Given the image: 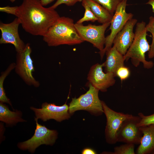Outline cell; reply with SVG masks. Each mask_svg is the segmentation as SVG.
Masks as SVG:
<instances>
[{"label":"cell","mask_w":154,"mask_h":154,"mask_svg":"<svg viewBox=\"0 0 154 154\" xmlns=\"http://www.w3.org/2000/svg\"><path fill=\"white\" fill-rule=\"evenodd\" d=\"M19 6H7L0 11L15 15L23 29L35 36H44L60 17L55 9L44 7L40 0H23Z\"/></svg>","instance_id":"obj_1"},{"label":"cell","mask_w":154,"mask_h":154,"mask_svg":"<svg viewBox=\"0 0 154 154\" xmlns=\"http://www.w3.org/2000/svg\"><path fill=\"white\" fill-rule=\"evenodd\" d=\"M71 18L60 17L43 36V40L50 46L74 45L83 42Z\"/></svg>","instance_id":"obj_2"},{"label":"cell","mask_w":154,"mask_h":154,"mask_svg":"<svg viewBox=\"0 0 154 154\" xmlns=\"http://www.w3.org/2000/svg\"><path fill=\"white\" fill-rule=\"evenodd\" d=\"M146 25L143 21L137 23L133 41L124 56L126 61L131 59L132 64L136 67L142 62L144 68L149 69L153 66L154 64L145 59V54L149 51L151 47L147 39Z\"/></svg>","instance_id":"obj_3"},{"label":"cell","mask_w":154,"mask_h":154,"mask_svg":"<svg viewBox=\"0 0 154 154\" xmlns=\"http://www.w3.org/2000/svg\"><path fill=\"white\" fill-rule=\"evenodd\" d=\"M88 86L89 89L85 94L78 98H72L69 106V112L71 115L80 110L86 111L96 116L104 113L102 101L98 96L99 90L90 83Z\"/></svg>","instance_id":"obj_4"},{"label":"cell","mask_w":154,"mask_h":154,"mask_svg":"<svg viewBox=\"0 0 154 154\" xmlns=\"http://www.w3.org/2000/svg\"><path fill=\"white\" fill-rule=\"evenodd\" d=\"M35 121L36 127L33 136L28 140L17 144L20 149L27 150L31 153H34L36 149L41 145H53L58 135L56 130L49 129L45 125L39 124L37 119H35Z\"/></svg>","instance_id":"obj_5"},{"label":"cell","mask_w":154,"mask_h":154,"mask_svg":"<svg viewBox=\"0 0 154 154\" xmlns=\"http://www.w3.org/2000/svg\"><path fill=\"white\" fill-rule=\"evenodd\" d=\"M127 0H122L119 4L111 21L109 30L110 34L106 37L105 47L99 51L101 58L104 57L106 52L112 47L114 40L117 34L121 30L127 22L132 18L133 14L126 11Z\"/></svg>","instance_id":"obj_6"},{"label":"cell","mask_w":154,"mask_h":154,"mask_svg":"<svg viewBox=\"0 0 154 154\" xmlns=\"http://www.w3.org/2000/svg\"><path fill=\"white\" fill-rule=\"evenodd\" d=\"M110 22L96 25L89 24L84 25L82 23H76L74 26L79 35L84 40L91 43L100 51L104 48L106 37L105 31L110 26Z\"/></svg>","instance_id":"obj_7"},{"label":"cell","mask_w":154,"mask_h":154,"mask_svg":"<svg viewBox=\"0 0 154 154\" xmlns=\"http://www.w3.org/2000/svg\"><path fill=\"white\" fill-rule=\"evenodd\" d=\"M104 113L106 118L105 131L106 142L114 144L117 141L118 132L124 120L132 115L116 112L110 108L103 101H102Z\"/></svg>","instance_id":"obj_8"},{"label":"cell","mask_w":154,"mask_h":154,"mask_svg":"<svg viewBox=\"0 0 154 154\" xmlns=\"http://www.w3.org/2000/svg\"><path fill=\"white\" fill-rule=\"evenodd\" d=\"M31 52L30 44L27 43L22 51L17 52L15 71L26 84L38 87L40 83L32 75L35 70L31 56Z\"/></svg>","instance_id":"obj_9"},{"label":"cell","mask_w":154,"mask_h":154,"mask_svg":"<svg viewBox=\"0 0 154 154\" xmlns=\"http://www.w3.org/2000/svg\"><path fill=\"white\" fill-rule=\"evenodd\" d=\"M140 120L138 115H132L124 120L118 133L117 141L139 144L143 135L138 125Z\"/></svg>","instance_id":"obj_10"},{"label":"cell","mask_w":154,"mask_h":154,"mask_svg":"<svg viewBox=\"0 0 154 154\" xmlns=\"http://www.w3.org/2000/svg\"><path fill=\"white\" fill-rule=\"evenodd\" d=\"M30 109L35 113V119H40L43 121L54 119L60 122L68 119L72 115L69 112V106L66 103L61 106H57L54 103L44 102L40 108L31 107Z\"/></svg>","instance_id":"obj_11"},{"label":"cell","mask_w":154,"mask_h":154,"mask_svg":"<svg viewBox=\"0 0 154 154\" xmlns=\"http://www.w3.org/2000/svg\"><path fill=\"white\" fill-rule=\"evenodd\" d=\"M104 63L100 64L97 63L90 68L88 75L87 80L95 88L102 92H105L109 87L115 82L116 76L113 73L104 72L103 67Z\"/></svg>","instance_id":"obj_12"},{"label":"cell","mask_w":154,"mask_h":154,"mask_svg":"<svg viewBox=\"0 0 154 154\" xmlns=\"http://www.w3.org/2000/svg\"><path fill=\"white\" fill-rule=\"evenodd\" d=\"M20 24V22L17 17L10 23H0V29L1 32L0 43L13 44L17 52L22 51L26 46L19 34L18 27Z\"/></svg>","instance_id":"obj_13"},{"label":"cell","mask_w":154,"mask_h":154,"mask_svg":"<svg viewBox=\"0 0 154 154\" xmlns=\"http://www.w3.org/2000/svg\"><path fill=\"white\" fill-rule=\"evenodd\" d=\"M137 23V20L135 19L128 20L114 40L113 45L123 55L125 54L133 41L135 36L133 29Z\"/></svg>","instance_id":"obj_14"},{"label":"cell","mask_w":154,"mask_h":154,"mask_svg":"<svg viewBox=\"0 0 154 154\" xmlns=\"http://www.w3.org/2000/svg\"><path fill=\"white\" fill-rule=\"evenodd\" d=\"M143 135L135 151L137 154H154V124L140 126Z\"/></svg>","instance_id":"obj_15"},{"label":"cell","mask_w":154,"mask_h":154,"mask_svg":"<svg viewBox=\"0 0 154 154\" xmlns=\"http://www.w3.org/2000/svg\"><path fill=\"white\" fill-rule=\"evenodd\" d=\"M106 59L104 62L106 72L113 73L116 76L117 69L124 65L125 60L124 55L114 45L106 52Z\"/></svg>","instance_id":"obj_16"},{"label":"cell","mask_w":154,"mask_h":154,"mask_svg":"<svg viewBox=\"0 0 154 154\" xmlns=\"http://www.w3.org/2000/svg\"><path fill=\"white\" fill-rule=\"evenodd\" d=\"M22 112L18 110L10 111L3 103H0V120L7 125H13L19 122L26 121L22 118Z\"/></svg>","instance_id":"obj_17"},{"label":"cell","mask_w":154,"mask_h":154,"mask_svg":"<svg viewBox=\"0 0 154 154\" xmlns=\"http://www.w3.org/2000/svg\"><path fill=\"white\" fill-rule=\"evenodd\" d=\"M85 0L98 18V22L102 24L110 22L114 15L93 0Z\"/></svg>","instance_id":"obj_18"},{"label":"cell","mask_w":154,"mask_h":154,"mask_svg":"<svg viewBox=\"0 0 154 154\" xmlns=\"http://www.w3.org/2000/svg\"><path fill=\"white\" fill-rule=\"evenodd\" d=\"M16 64L12 63L8 66L7 69L2 72L0 77V101L1 102L7 103L12 106L9 100L6 95L5 90L3 88L4 81L11 70L15 68Z\"/></svg>","instance_id":"obj_19"},{"label":"cell","mask_w":154,"mask_h":154,"mask_svg":"<svg viewBox=\"0 0 154 154\" xmlns=\"http://www.w3.org/2000/svg\"><path fill=\"white\" fill-rule=\"evenodd\" d=\"M82 5L85 9L84 15L83 17L79 20L76 23L82 24L85 21H90L92 22H94L96 21H98V18L85 0H83L82 2Z\"/></svg>","instance_id":"obj_20"},{"label":"cell","mask_w":154,"mask_h":154,"mask_svg":"<svg viewBox=\"0 0 154 154\" xmlns=\"http://www.w3.org/2000/svg\"><path fill=\"white\" fill-rule=\"evenodd\" d=\"M104 154H135V144L131 143H126L114 147V152H104Z\"/></svg>","instance_id":"obj_21"},{"label":"cell","mask_w":154,"mask_h":154,"mask_svg":"<svg viewBox=\"0 0 154 154\" xmlns=\"http://www.w3.org/2000/svg\"><path fill=\"white\" fill-rule=\"evenodd\" d=\"M114 15L117 7L122 0H93Z\"/></svg>","instance_id":"obj_22"},{"label":"cell","mask_w":154,"mask_h":154,"mask_svg":"<svg viewBox=\"0 0 154 154\" xmlns=\"http://www.w3.org/2000/svg\"><path fill=\"white\" fill-rule=\"evenodd\" d=\"M147 32H150L152 36V40L149 51L148 52V56L151 58L154 57V17L151 16L149 18V21L146 25Z\"/></svg>","instance_id":"obj_23"},{"label":"cell","mask_w":154,"mask_h":154,"mask_svg":"<svg viewBox=\"0 0 154 154\" xmlns=\"http://www.w3.org/2000/svg\"><path fill=\"white\" fill-rule=\"evenodd\" d=\"M129 68L124 65L119 67L116 73V76L119 77L121 81L127 79L130 76Z\"/></svg>","instance_id":"obj_24"},{"label":"cell","mask_w":154,"mask_h":154,"mask_svg":"<svg viewBox=\"0 0 154 154\" xmlns=\"http://www.w3.org/2000/svg\"><path fill=\"white\" fill-rule=\"evenodd\" d=\"M138 115L141 118L140 121L138 124L139 126L154 124V113L150 115L145 116L142 113H139Z\"/></svg>","instance_id":"obj_25"},{"label":"cell","mask_w":154,"mask_h":154,"mask_svg":"<svg viewBox=\"0 0 154 154\" xmlns=\"http://www.w3.org/2000/svg\"><path fill=\"white\" fill-rule=\"evenodd\" d=\"M83 0H56L55 3L50 7L54 9L62 4L68 6H73L78 2H82Z\"/></svg>","instance_id":"obj_26"},{"label":"cell","mask_w":154,"mask_h":154,"mask_svg":"<svg viewBox=\"0 0 154 154\" xmlns=\"http://www.w3.org/2000/svg\"><path fill=\"white\" fill-rule=\"evenodd\" d=\"M82 154H95L96 151L93 149L89 148H86L84 149L82 151Z\"/></svg>","instance_id":"obj_27"},{"label":"cell","mask_w":154,"mask_h":154,"mask_svg":"<svg viewBox=\"0 0 154 154\" xmlns=\"http://www.w3.org/2000/svg\"><path fill=\"white\" fill-rule=\"evenodd\" d=\"M41 4L44 6H45L55 0H40Z\"/></svg>","instance_id":"obj_28"},{"label":"cell","mask_w":154,"mask_h":154,"mask_svg":"<svg viewBox=\"0 0 154 154\" xmlns=\"http://www.w3.org/2000/svg\"><path fill=\"white\" fill-rule=\"evenodd\" d=\"M146 4L151 6L152 11L154 13V0H148V2Z\"/></svg>","instance_id":"obj_29"},{"label":"cell","mask_w":154,"mask_h":154,"mask_svg":"<svg viewBox=\"0 0 154 154\" xmlns=\"http://www.w3.org/2000/svg\"><path fill=\"white\" fill-rule=\"evenodd\" d=\"M10 1L12 2H14L16 0H10Z\"/></svg>","instance_id":"obj_30"}]
</instances>
